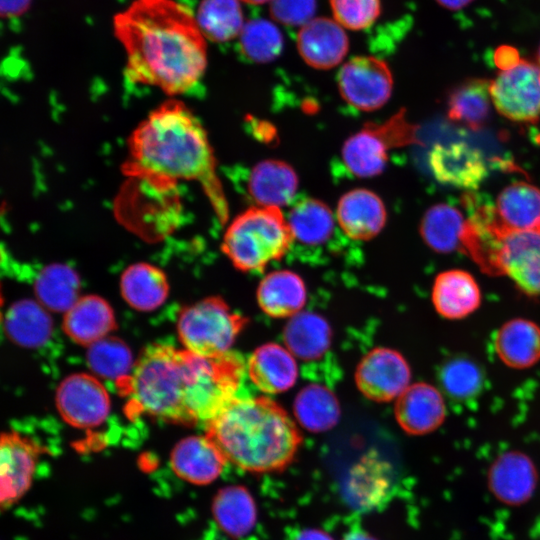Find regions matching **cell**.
<instances>
[{
    "label": "cell",
    "instance_id": "obj_1",
    "mask_svg": "<svg viewBox=\"0 0 540 540\" xmlns=\"http://www.w3.org/2000/svg\"><path fill=\"white\" fill-rule=\"evenodd\" d=\"M242 376V361L231 352L207 357L154 343L136 360L128 392L138 412L206 426L236 398Z\"/></svg>",
    "mask_w": 540,
    "mask_h": 540
},
{
    "label": "cell",
    "instance_id": "obj_2",
    "mask_svg": "<svg viewBox=\"0 0 540 540\" xmlns=\"http://www.w3.org/2000/svg\"><path fill=\"white\" fill-rule=\"evenodd\" d=\"M129 81L183 94L203 76L207 46L195 15L175 0H134L113 19Z\"/></svg>",
    "mask_w": 540,
    "mask_h": 540
},
{
    "label": "cell",
    "instance_id": "obj_3",
    "mask_svg": "<svg viewBox=\"0 0 540 540\" xmlns=\"http://www.w3.org/2000/svg\"><path fill=\"white\" fill-rule=\"evenodd\" d=\"M124 172L158 190L173 188L181 180L195 181L218 220L225 223L229 218L207 132L181 101L162 103L136 127L128 139Z\"/></svg>",
    "mask_w": 540,
    "mask_h": 540
},
{
    "label": "cell",
    "instance_id": "obj_4",
    "mask_svg": "<svg viewBox=\"0 0 540 540\" xmlns=\"http://www.w3.org/2000/svg\"><path fill=\"white\" fill-rule=\"evenodd\" d=\"M228 462L252 473L286 468L302 443L287 412L267 397L238 398L206 425Z\"/></svg>",
    "mask_w": 540,
    "mask_h": 540
},
{
    "label": "cell",
    "instance_id": "obj_5",
    "mask_svg": "<svg viewBox=\"0 0 540 540\" xmlns=\"http://www.w3.org/2000/svg\"><path fill=\"white\" fill-rule=\"evenodd\" d=\"M470 214L462 240L467 254L486 274L507 276L530 296L540 295V225L512 230L496 219L494 206L466 201Z\"/></svg>",
    "mask_w": 540,
    "mask_h": 540
},
{
    "label": "cell",
    "instance_id": "obj_6",
    "mask_svg": "<svg viewBox=\"0 0 540 540\" xmlns=\"http://www.w3.org/2000/svg\"><path fill=\"white\" fill-rule=\"evenodd\" d=\"M293 240L288 220L280 208L252 206L233 219L221 247L235 268L256 272L280 260Z\"/></svg>",
    "mask_w": 540,
    "mask_h": 540
},
{
    "label": "cell",
    "instance_id": "obj_7",
    "mask_svg": "<svg viewBox=\"0 0 540 540\" xmlns=\"http://www.w3.org/2000/svg\"><path fill=\"white\" fill-rule=\"evenodd\" d=\"M247 321L223 299L208 297L180 312L177 333L184 349L202 356L219 357L230 352Z\"/></svg>",
    "mask_w": 540,
    "mask_h": 540
},
{
    "label": "cell",
    "instance_id": "obj_8",
    "mask_svg": "<svg viewBox=\"0 0 540 540\" xmlns=\"http://www.w3.org/2000/svg\"><path fill=\"white\" fill-rule=\"evenodd\" d=\"M417 127L409 123L404 110L383 123H367L349 137L342 148L345 167L357 177L380 174L388 162V151L419 143Z\"/></svg>",
    "mask_w": 540,
    "mask_h": 540
},
{
    "label": "cell",
    "instance_id": "obj_9",
    "mask_svg": "<svg viewBox=\"0 0 540 540\" xmlns=\"http://www.w3.org/2000/svg\"><path fill=\"white\" fill-rule=\"evenodd\" d=\"M492 103L504 117L533 122L540 117V66L520 59L491 81Z\"/></svg>",
    "mask_w": 540,
    "mask_h": 540
},
{
    "label": "cell",
    "instance_id": "obj_10",
    "mask_svg": "<svg viewBox=\"0 0 540 540\" xmlns=\"http://www.w3.org/2000/svg\"><path fill=\"white\" fill-rule=\"evenodd\" d=\"M337 81L342 98L361 111L381 108L393 89L389 66L373 56H356L345 62Z\"/></svg>",
    "mask_w": 540,
    "mask_h": 540
},
{
    "label": "cell",
    "instance_id": "obj_11",
    "mask_svg": "<svg viewBox=\"0 0 540 540\" xmlns=\"http://www.w3.org/2000/svg\"><path fill=\"white\" fill-rule=\"evenodd\" d=\"M56 407L65 422L76 428L101 425L111 409L109 394L93 375L74 373L59 384Z\"/></svg>",
    "mask_w": 540,
    "mask_h": 540
},
{
    "label": "cell",
    "instance_id": "obj_12",
    "mask_svg": "<svg viewBox=\"0 0 540 540\" xmlns=\"http://www.w3.org/2000/svg\"><path fill=\"white\" fill-rule=\"evenodd\" d=\"M410 367L396 350L375 348L360 361L356 384L361 393L377 402L398 398L409 386Z\"/></svg>",
    "mask_w": 540,
    "mask_h": 540
},
{
    "label": "cell",
    "instance_id": "obj_13",
    "mask_svg": "<svg viewBox=\"0 0 540 540\" xmlns=\"http://www.w3.org/2000/svg\"><path fill=\"white\" fill-rule=\"evenodd\" d=\"M39 446L16 431L3 433L0 442V503L5 509L20 500L32 484Z\"/></svg>",
    "mask_w": 540,
    "mask_h": 540
},
{
    "label": "cell",
    "instance_id": "obj_14",
    "mask_svg": "<svg viewBox=\"0 0 540 540\" xmlns=\"http://www.w3.org/2000/svg\"><path fill=\"white\" fill-rule=\"evenodd\" d=\"M429 164L438 181L458 188L476 189L488 173L482 153L465 142L436 144Z\"/></svg>",
    "mask_w": 540,
    "mask_h": 540
},
{
    "label": "cell",
    "instance_id": "obj_15",
    "mask_svg": "<svg viewBox=\"0 0 540 540\" xmlns=\"http://www.w3.org/2000/svg\"><path fill=\"white\" fill-rule=\"evenodd\" d=\"M297 49L309 66L327 70L344 59L349 40L344 28L334 19L318 17L299 29Z\"/></svg>",
    "mask_w": 540,
    "mask_h": 540
},
{
    "label": "cell",
    "instance_id": "obj_16",
    "mask_svg": "<svg viewBox=\"0 0 540 540\" xmlns=\"http://www.w3.org/2000/svg\"><path fill=\"white\" fill-rule=\"evenodd\" d=\"M227 462L220 448L206 434L182 439L171 453V466L176 475L197 485L216 480Z\"/></svg>",
    "mask_w": 540,
    "mask_h": 540
},
{
    "label": "cell",
    "instance_id": "obj_17",
    "mask_svg": "<svg viewBox=\"0 0 540 540\" xmlns=\"http://www.w3.org/2000/svg\"><path fill=\"white\" fill-rule=\"evenodd\" d=\"M395 417L406 433L427 434L444 422L445 402L436 387L423 382L414 383L397 398Z\"/></svg>",
    "mask_w": 540,
    "mask_h": 540
},
{
    "label": "cell",
    "instance_id": "obj_18",
    "mask_svg": "<svg viewBox=\"0 0 540 540\" xmlns=\"http://www.w3.org/2000/svg\"><path fill=\"white\" fill-rule=\"evenodd\" d=\"M337 221L342 231L354 240L375 237L386 222V209L382 200L367 189H354L338 202Z\"/></svg>",
    "mask_w": 540,
    "mask_h": 540
},
{
    "label": "cell",
    "instance_id": "obj_19",
    "mask_svg": "<svg viewBox=\"0 0 540 540\" xmlns=\"http://www.w3.org/2000/svg\"><path fill=\"white\" fill-rule=\"evenodd\" d=\"M116 328V320L110 304L100 296H81L65 312L63 330L74 342L90 346L109 336Z\"/></svg>",
    "mask_w": 540,
    "mask_h": 540
},
{
    "label": "cell",
    "instance_id": "obj_20",
    "mask_svg": "<svg viewBox=\"0 0 540 540\" xmlns=\"http://www.w3.org/2000/svg\"><path fill=\"white\" fill-rule=\"evenodd\" d=\"M431 298L439 315L447 319H461L478 309L481 291L470 273L451 269L437 275Z\"/></svg>",
    "mask_w": 540,
    "mask_h": 540
},
{
    "label": "cell",
    "instance_id": "obj_21",
    "mask_svg": "<svg viewBox=\"0 0 540 540\" xmlns=\"http://www.w3.org/2000/svg\"><path fill=\"white\" fill-rule=\"evenodd\" d=\"M248 374L259 390L276 394L295 384L298 366L294 355L287 348L267 343L258 347L250 356Z\"/></svg>",
    "mask_w": 540,
    "mask_h": 540
},
{
    "label": "cell",
    "instance_id": "obj_22",
    "mask_svg": "<svg viewBox=\"0 0 540 540\" xmlns=\"http://www.w3.org/2000/svg\"><path fill=\"white\" fill-rule=\"evenodd\" d=\"M297 187L295 170L281 160L261 161L248 176V193L258 206H285L294 198Z\"/></svg>",
    "mask_w": 540,
    "mask_h": 540
},
{
    "label": "cell",
    "instance_id": "obj_23",
    "mask_svg": "<svg viewBox=\"0 0 540 540\" xmlns=\"http://www.w3.org/2000/svg\"><path fill=\"white\" fill-rule=\"evenodd\" d=\"M499 359L509 367L524 369L540 360V327L524 318L504 323L494 338Z\"/></svg>",
    "mask_w": 540,
    "mask_h": 540
},
{
    "label": "cell",
    "instance_id": "obj_24",
    "mask_svg": "<svg viewBox=\"0 0 540 540\" xmlns=\"http://www.w3.org/2000/svg\"><path fill=\"white\" fill-rule=\"evenodd\" d=\"M120 292L129 306L138 311L149 312L166 301L169 284L160 268L150 263L137 262L123 271Z\"/></svg>",
    "mask_w": 540,
    "mask_h": 540
},
{
    "label": "cell",
    "instance_id": "obj_25",
    "mask_svg": "<svg viewBox=\"0 0 540 540\" xmlns=\"http://www.w3.org/2000/svg\"><path fill=\"white\" fill-rule=\"evenodd\" d=\"M306 287L302 278L288 270L267 274L257 289V301L267 315L292 317L301 312L306 302Z\"/></svg>",
    "mask_w": 540,
    "mask_h": 540
},
{
    "label": "cell",
    "instance_id": "obj_26",
    "mask_svg": "<svg viewBox=\"0 0 540 540\" xmlns=\"http://www.w3.org/2000/svg\"><path fill=\"white\" fill-rule=\"evenodd\" d=\"M494 211L507 229L535 228L540 225V189L526 182L510 184L498 195Z\"/></svg>",
    "mask_w": 540,
    "mask_h": 540
},
{
    "label": "cell",
    "instance_id": "obj_27",
    "mask_svg": "<svg viewBox=\"0 0 540 540\" xmlns=\"http://www.w3.org/2000/svg\"><path fill=\"white\" fill-rule=\"evenodd\" d=\"M4 327L7 336L16 344L26 348L44 345L52 333V320L47 309L38 301L20 300L14 303L5 315Z\"/></svg>",
    "mask_w": 540,
    "mask_h": 540
},
{
    "label": "cell",
    "instance_id": "obj_28",
    "mask_svg": "<svg viewBox=\"0 0 540 540\" xmlns=\"http://www.w3.org/2000/svg\"><path fill=\"white\" fill-rule=\"evenodd\" d=\"M283 336L286 348L295 357L312 360L328 350L332 332L325 318L301 311L290 318Z\"/></svg>",
    "mask_w": 540,
    "mask_h": 540
},
{
    "label": "cell",
    "instance_id": "obj_29",
    "mask_svg": "<svg viewBox=\"0 0 540 540\" xmlns=\"http://www.w3.org/2000/svg\"><path fill=\"white\" fill-rule=\"evenodd\" d=\"M467 219L456 207L439 203L430 207L420 224L424 242L439 253L462 252Z\"/></svg>",
    "mask_w": 540,
    "mask_h": 540
},
{
    "label": "cell",
    "instance_id": "obj_30",
    "mask_svg": "<svg viewBox=\"0 0 540 540\" xmlns=\"http://www.w3.org/2000/svg\"><path fill=\"white\" fill-rule=\"evenodd\" d=\"M491 81L469 79L455 87L448 97V117L472 130L481 129L487 122L492 103Z\"/></svg>",
    "mask_w": 540,
    "mask_h": 540
},
{
    "label": "cell",
    "instance_id": "obj_31",
    "mask_svg": "<svg viewBox=\"0 0 540 540\" xmlns=\"http://www.w3.org/2000/svg\"><path fill=\"white\" fill-rule=\"evenodd\" d=\"M34 290L38 302L47 310L65 313L80 298V279L68 265L54 263L39 272Z\"/></svg>",
    "mask_w": 540,
    "mask_h": 540
},
{
    "label": "cell",
    "instance_id": "obj_32",
    "mask_svg": "<svg viewBox=\"0 0 540 540\" xmlns=\"http://www.w3.org/2000/svg\"><path fill=\"white\" fill-rule=\"evenodd\" d=\"M293 238L308 246L326 243L335 231V219L329 207L320 200L303 198L288 217Z\"/></svg>",
    "mask_w": 540,
    "mask_h": 540
},
{
    "label": "cell",
    "instance_id": "obj_33",
    "mask_svg": "<svg viewBox=\"0 0 540 540\" xmlns=\"http://www.w3.org/2000/svg\"><path fill=\"white\" fill-rule=\"evenodd\" d=\"M294 414L305 429L323 432L337 424L341 410L337 398L330 389L323 385L310 384L297 394Z\"/></svg>",
    "mask_w": 540,
    "mask_h": 540
},
{
    "label": "cell",
    "instance_id": "obj_34",
    "mask_svg": "<svg viewBox=\"0 0 540 540\" xmlns=\"http://www.w3.org/2000/svg\"><path fill=\"white\" fill-rule=\"evenodd\" d=\"M195 17L203 36L213 42L238 37L245 24L240 0H202Z\"/></svg>",
    "mask_w": 540,
    "mask_h": 540
},
{
    "label": "cell",
    "instance_id": "obj_35",
    "mask_svg": "<svg viewBox=\"0 0 540 540\" xmlns=\"http://www.w3.org/2000/svg\"><path fill=\"white\" fill-rule=\"evenodd\" d=\"M87 362L95 374L111 380L128 378L135 365L127 344L111 336L88 346Z\"/></svg>",
    "mask_w": 540,
    "mask_h": 540
},
{
    "label": "cell",
    "instance_id": "obj_36",
    "mask_svg": "<svg viewBox=\"0 0 540 540\" xmlns=\"http://www.w3.org/2000/svg\"><path fill=\"white\" fill-rule=\"evenodd\" d=\"M238 37L242 54L256 63L275 60L283 48L281 31L266 19H252L245 22Z\"/></svg>",
    "mask_w": 540,
    "mask_h": 540
},
{
    "label": "cell",
    "instance_id": "obj_37",
    "mask_svg": "<svg viewBox=\"0 0 540 540\" xmlns=\"http://www.w3.org/2000/svg\"><path fill=\"white\" fill-rule=\"evenodd\" d=\"M493 476L497 492L506 498L517 499L529 488L532 467L524 455L507 453L496 462Z\"/></svg>",
    "mask_w": 540,
    "mask_h": 540
},
{
    "label": "cell",
    "instance_id": "obj_38",
    "mask_svg": "<svg viewBox=\"0 0 540 540\" xmlns=\"http://www.w3.org/2000/svg\"><path fill=\"white\" fill-rule=\"evenodd\" d=\"M482 372L477 364L466 358H455L446 363L440 372L442 387L453 398L474 396L482 385Z\"/></svg>",
    "mask_w": 540,
    "mask_h": 540
},
{
    "label": "cell",
    "instance_id": "obj_39",
    "mask_svg": "<svg viewBox=\"0 0 540 540\" xmlns=\"http://www.w3.org/2000/svg\"><path fill=\"white\" fill-rule=\"evenodd\" d=\"M333 19L344 29L369 28L381 12L380 0H329Z\"/></svg>",
    "mask_w": 540,
    "mask_h": 540
},
{
    "label": "cell",
    "instance_id": "obj_40",
    "mask_svg": "<svg viewBox=\"0 0 540 540\" xmlns=\"http://www.w3.org/2000/svg\"><path fill=\"white\" fill-rule=\"evenodd\" d=\"M218 523L230 533H240L248 527L250 518L248 496L237 488L221 492L214 505Z\"/></svg>",
    "mask_w": 540,
    "mask_h": 540
},
{
    "label": "cell",
    "instance_id": "obj_41",
    "mask_svg": "<svg viewBox=\"0 0 540 540\" xmlns=\"http://www.w3.org/2000/svg\"><path fill=\"white\" fill-rule=\"evenodd\" d=\"M270 13L274 20L284 25L303 26L313 19L315 0H271Z\"/></svg>",
    "mask_w": 540,
    "mask_h": 540
},
{
    "label": "cell",
    "instance_id": "obj_42",
    "mask_svg": "<svg viewBox=\"0 0 540 540\" xmlns=\"http://www.w3.org/2000/svg\"><path fill=\"white\" fill-rule=\"evenodd\" d=\"M1 15L15 17L25 13L31 5V0H0Z\"/></svg>",
    "mask_w": 540,
    "mask_h": 540
},
{
    "label": "cell",
    "instance_id": "obj_43",
    "mask_svg": "<svg viewBox=\"0 0 540 540\" xmlns=\"http://www.w3.org/2000/svg\"><path fill=\"white\" fill-rule=\"evenodd\" d=\"M521 58L512 48L502 47L495 54V63L500 70L516 64Z\"/></svg>",
    "mask_w": 540,
    "mask_h": 540
},
{
    "label": "cell",
    "instance_id": "obj_44",
    "mask_svg": "<svg viewBox=\"0 0 540 540\" xmlns=\"http://www.w3.org/2000/svg\"><path fill=\"white\" fill-rule=\"evenodd\" d=\"M443 6L450 9H459L472 0H437Z\"/></svg>",
    "mask_w": 540,
    "mask_h": 540
},
{
    "label": "cell",
    "instance_id": "obj_45",
    "mask_svg": "<svg viewBox=\"0 0 540 540\" xmlns=\"http://www.w3.org/2000/svg\"><path fill=\"white\" fill-rule=\"evenodd\" d=\"M240 1L248 3V4H252V5H260V4L270 2L271 0H240Z\"/></svg>",
    "mask_w": 540,
    "mask_h": 540
},
{
    "label": "cell",
    "instance_id": "obj_46",
    "mask_svg": "<svg viewBox=\"0 0 540 540\" xmlns=\"http://www.w3.org/2000/svg\"><path fill=\"white\" fill-rule=\"evenodd\" d=\"M538 61H539V66H540V48H539V51H538Z\"/></svg>",
    "mask_w": 540,
    "mask_h": 540
}]
</instances>
